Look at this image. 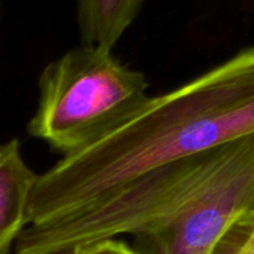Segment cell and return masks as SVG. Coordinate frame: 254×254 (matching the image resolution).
Listing matches in <instances>:
<instances>
[{
    "label": "cell",
    "instance_id": "cell-1",
    "mask_svg": "<svg viewBox=\"0 0 254 254\" xmlns=\"http://www.w3.org/2000/svg\"><path fill=\"white\" fill-rule=\"evenodd\" d=\"M254 134V48L147 97L129 115L37 176L28 225L101 201L143 177Z\"/></svg>",
    "mask_w": 254,
    "mask_h": 254
},
{
    "label": "cell",
    "instance_id": "cell-2",
    "mask_svg": "<svg viewBox=\"0 0 254 254\" xmlns=\"http://www.w3.org/2000/svg\"><path fill=\"white\" fill-rule=\"evenodd\" d=\"M146 76L112 49L80 45L51 61L39 77V103L28 134L68 155L95 140L147 95Z\"/></svg>",
    "mask_w": 254,
    "mask_h": 254
},
{
    "label": "cell",
    "instance_id": "cell-3",
    "mask_svg": "<svg viewBox=\"0 0 254 254\" xmlns=\"http://www.w3.org/2000/svg\"><path fill=\"white\" fill-rule=\"evenodd\" d=\"M244 140L155 171L70 214L28 225L16 240L13 254H73L92 243L122 234L135 235L199 193L232 159Z\"/></svg>",
    "mask_w": 254,
    "mask_h": 254
},
{
    "label": "cell",
    "instance_id": "cell-4",
    "mask_svg": "<svg viewBox=\"0 0 254 254\" xmlns=\"http://www.w3.org/2000/svg\"><path fill=\"white\" fill-rule=\"evenodd\" d=\"M254 208V134L193 198L135 234L138 254H213Z\"/></svg>",
    "mask_w": 254,
    "mask_h": 254
},
{
    "label": "cell",
    "instance_id": "cell-5",
    "mask_svg": "<svg viewBox=\"0 0 254 254\" xmlns=\"http://www.w3.org/2000/svg\"><path fill=\"white\" fill-rule=\"evenodd\" d=\"M37 174L25 164L16 138L0 143V254L28 226V204Z\"/></svg>",
    "mask_w": 254,
    "mask_h": 254
},
{
    "label": "cell",
    "instance_id": "cell-6",
    "mask_svg": "<svg viewBox=\"0 0 254 254\" xmlns=\"http://www.w3.org/2000/svg\"><path fill=\"white\" fill-rule=\"evenodd\" d=\"M146 0H77L83 45L112 49L138 16Z\"/></svg>",
    "mask_w": 254,
    "mask_h": 254
},
{
    "label": "cell",
    "instance_id": "cell-7",
    "mask_svg": "<svg viewBox=\"0 0 254 254\" xmlns=\"http://www.w3.org/2000/svg\"><path fill=\"white\" fill-rule=\"evenodd\" d=\"M213 254H254V208L231 226Z\"/></svg>",
    "mask_w": 254,
    "mask_h": 254
},
{
    "label": "cell",
    "instance_id": "cell-8",
    "mask_svg": "<svg viewBox=\"0 0 254 254\" xmlns=\"http://www.w3.org/2000/svg\"><path fill=\"white\" fill-rule=\"evenodd\" d=\"M73 254H138L127 244L115 240H104L77 249Z\"/></svg>",
    "mask_w": 254,
    "mask_h": 254
}]
</instances>
